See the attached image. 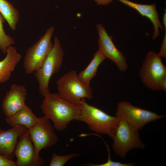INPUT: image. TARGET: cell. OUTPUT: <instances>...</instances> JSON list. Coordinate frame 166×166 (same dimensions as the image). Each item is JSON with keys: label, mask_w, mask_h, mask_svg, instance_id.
I'll list each match as a JSON object with an SVG mask.
<instances>
[{"label": "cell", "mask_w": 166, "mask_h": 166, "mask_svg": "<svg viewBox=\"0 0 166 166\" xmlns=\"http://www.w3.org/2000/svg\"><path fill=\"white\" fill-rule=\"evenodd\" d=\"M44 97L41 109L44 116L53 122L57 130H64L71 121L79 116L81 107L64 99L58 93L49 92Z\"/></svg>", "instance_id": "cell-1"}, {"label": "cell", "mask_w": 166, "mask_h": 166, "mask_svg": "<svg viewBox=\"0 0 166 166\" xmlns=\"http://www.w3.org/2000/svg\"><path fill=\"white\" fill-rule=\"evenodd\" d=\"M54 29L53 26L49 27L45 34L27 50L23 62L26 74H31L42 66L53 45L51 39Z\"/></svg>", "instance_id": "cell-6"}, {"label": "cell", "mask_w": 166, "mask_h": 166, "mask_svg": "<svg viewBox=\"0 0 166 166\" xmlns=\"http://www.w3.org/2000/svg\"><path fill=\"white\" fill-rule=\"evenodd\" d=\"M35 150L29 132L20 136L15 152L17 166H37L39 164L34 159Z\"/></svg>", "instance_id": "cell-14"}, {"label": "cell", "mask_w": 166, "mask_h": 166, "mask_svg": "<svg viewBox=\"0 0 166 166\" xmlns=\"http://www.w3.org/2000/svg\"><path fill=\"white\" fill-rule=\"evenodd\" d=\"M6 56L0 61V84L8 80L12 73L20 61L22 56L12 45L7 49Z\"/></svg>", "instance_id": "cell-15"}, {"label": "cell", "mask_w": 166, "mask_h": 166, "mask_svg": "<svg viewBox=\"0 0 166 166\" xmlns=\"http://www.w3.org/2000/svg\"><path fill=\"white\" fill-rule=\"evenodd\" d=\"M27 93L25 87L13 84L6 93L2 106L6 117H10L26 105L25 101Z\"/></svg>", "instance_id": "cell-12"}, {"label": "cell", "mask_w": 166, "mask_h": 166, "mask_svg": "<svg viewBox=\"0 0 166 166\" xmlns=\"http://www.w3.org/2000/svg\"><path fill=\"white\" fill-rule=\"evenodd\" d=\"M120 118L112 138V146L117 155L124 158L126 154L132 149H144L145 146L140 139L138 130L131 126L123 119Z\"/></svg>", "instance_id": "cell-7"}, {"label": "cell", "mask_w": 166, "mask_h": 166, "mask_svg": "<svg viewBox=\"0 0 166 166\" xmlns=\"http://www.w3.org/2000/svg\"><path fill=\"white\" fill-rule=\"evenodd\" d=\"M0 166H17L16 162L0 153Z\"/></svg>", "instance_id": "cell-22"}, {"label": "cell", "mask_w": 166, "mask_h": 166, "mask_svg": "<svg viewBox=\"0 0 166 166\" xmlns=\"http://www.w3.org/2000/svg\"><path fill=\"white\" fill-rule=\"evenodd\" d=\"M64 52L58 38L55 37L53 46L42 66L36 70L34 76L38 82L39 93L44 97L49 93L51 76L57 73L62 64Z\"/></svg>", "instance_id": "cell-5"}, {"label": "cell", "mask_w": 166, "mask_h": 166, "mask_svg": "<svg viewBox=\"0 0 166 166\" xmlns=\"http://www.w3.org/2000/svg\"><path fill=\"white\" fill-rule=\"evenodd\" d=\"M0 12L11 29L15 30L20 18L18 10L7 0H0Z\"/></svg>", "instance_id": "cell-18"}, {"label": "cell", "mask_w": 166, "mask_h": 166, "mask_svg": "<svg viewBox=\"0 0 166 166\" xmlns=\"http://www.w3.org/2000/svg\"><path fill=\"white\" fill-rule=\"evenodd\" d=\"M49 121L45 116L40 117L36 123L28 129L35 148L34 159L40 166L43 165L44 163L39 156L40 151L43 148L51 147L58 141L54 128Z\"/></svg>", "instance_id": "cell-8"}, {"label": "cell", "mask_w": 166, "mask_h": 166, "mask_svg": "<svg viewBox=\"0 0 166 166\" xmlns=\"http://www.w3.org/2000/svg\"><path fill=\"white\" fill-rule=\"evenodd\" d=\"M107 147L108 151V159L107 161L104 163L100 164H95L89 162L88 163V165L90 166H132L135 164V163H123L119 162L113 161L111 159L109 147L104 140Z\"/></svg>", "instance_id": "cell-21"}, {"label": "cell", "mask_w": 166, "mask_h": 166, "mask_svg": "<svg viewBox=\"0 0 166 166\" xmlns=\"http://www.w3.org/2000/svg\"><path fill=\"white\" fill-rule=\"evenodd\" d=\"M96 27L98 35V49L102 52L106 58L112 61L120 71H126L128 65L123 54L114 45L112 38L102 24H97Z\"/></svg>", "instance_id": "cell-10"}, {"label": "cell", "mask_w": 166, "mask_h": 166, "mask_svg": "<svg viewBox=\"0 0 166 166\" xmlns=\"http://www.w3.org/2000/svg\"><path fill=\"white\" fill-rule=\"evenodd\" d=\"M38 119L31 109L26 105L13 115L6 117V121L12 127L20 124L28 129L36 123Z\"/></svg>", "instance_id": "cell-16"}, {"label": "cell", "mask_w": 166, "mask_h": 166, "mask_svg": "<svg viewBox=\"0 0 166 166\" xmlns=\"http://www.w3.org/2000/svg\"><path fill=\"white\" fill-rule=\"evenodd\" d=\"M80 107V114L76 120L86 123L90 130L113 137L120 122V117L110 116L89 105L85 98L82 99Z\"/></svg>", "instance_id": "cell-2"}, {"label": "cell", "mask_w": 166, "mask_h": 166, "mask_svg": "<svg viewBox=\"0 0 166 166\" xmlns=\"http://www.w3.org/2000/svg\"><path fill=\"white\" fill-rule=\"evenodd\" d=\"M143 83L154 91H166V66L161 57L151 51L147 54L140 71Z\"/></svg>", "instance_id": "cell-4"}, {"label": "cell", "mask_w": 166, "mask_h": 166, "mask_svg": "<svg viewBox=\"0 0 166 166\" xmlns=\"http://www.w3.org/2000/svg\"><path fill=\"white\" fill-rule=\"evenodd\" d=\"M56 84L59 96L75 105L80 106L83 98L89 100L92 98L93 90L90 85L83 83L74 70L61 77Z\"/></svg>", "instance_id": "cell-3"}, {"label": "cell", "mask_w": 166, "mask_h": 166, "mask_svg": "<svg viewBox=\"0 0 166 166\" xmlns=\"http://www.w3.org/2000/svg\"><path fill=\"white\" fill-rule=\"evenodd\" d=\"M116 115L124 119L129 125L139 130L146 124L165 117L135 106L130 103L123 101L118 103Z\"/></svg>", "instance_id": "cell-9"}, {"label": "cell", "mask_w": 166, "mask_h": 166, "mask_svg": "<svg viewBox=\"0 0 166 166\" xmlns=\"http://www.w3.org/2000/svg\"><path fill=\"white\" fill-rule=\"evenodd\" d=\"M5 19L0 12V50L4 54L6 53L8 47L15 43L14 39L6 34L3 28V23Z\"/></svg>", "instance_id": "cell-19"}, {"label": "cell", "mask_w": 166, "mask_h": 166, "mask_svg": "<svg viewBox=\"0 0 166 166\" xmlns=\"http://www.w3.org/2000/svg\"><path fill=\"white\" fill-rule=\"evenodd\" d=\"M106 58L101 51H97L87 67L78 74L80 81L85 85H90V81L95 76L99 65Z\"/></svg>", "instance_id": "cell-17"}, {"label": "cell", "mask_w": 166, "mask_h": 166, "mask_svg": "<svg viewBox=\"0 0 166 166\" xmlns=\"http://www.w3.org/2000/svg\"><path fill=\"white\" fill-rule=\"evenodd\" d=\"M97 5H106L113 0H94ZM137 11L142 16L146 17L152 22L154 28L152 39L156 38L160 34V29L163 30L164 27L161 23L159 14L156 9V4L146 5L135 3L128 0H117Z\"/></svg>", "instance_id": "cell-11"}, {"label": "cell", "mask_w": 166, "mask_h": 166, "mask_svg": "<svg viewBox=\"0 0 166 166\" xmlns=\"http://www.w3.org/2000/svg\"><path fill=\"white\" fill-rule=\"evenodd\" d=\"M79 155L77 153H72L69 154L59 155L53 153L50 162L49 166H63L69 160Z\"/></svg>", "instance_id": "cell-20"}, {"label": "cell", "mask_w": 166, "mask_h": 166, "mask_svg": "<svg viewBox=\"0 0 166 166\" xmlns=\"http://www.w3.org/2000/svg\"><path fill=\"white\" fill-rule=\"evenodd\" d=\"M28 129L17 124L7 130H0V153L12 160L19 137L25 134Z\"/></svg>", "instance_id": "cell-13"}]
</instances>
